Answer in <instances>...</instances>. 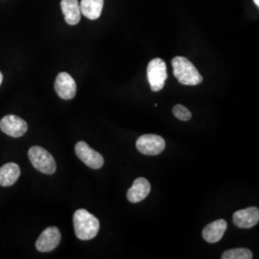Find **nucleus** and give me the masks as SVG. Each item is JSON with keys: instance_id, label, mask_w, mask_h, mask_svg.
<instances>
[{"instance_id": "nucleus-1", "label": "nucleus", "mask_w": 259, "mask_h": 259, "mask_svg": "<svg viewBox=\"0 0 259 259\" xmlns=\"http://www.w3.org/2000/svg\"><path fill=\"white\" fill-rule=\"evenodd\" d=\"M75 234L80 240H92L100 229L99 220L87 209H78L73 215Z\"/></svg>"}, {"instance_id": "nucleus-2", "label": "nucleus", "mask_w": 259, "mask_h": 259, "mask_svg": "<svg viewBox=\"0 0 259 259\" xmlns=\"http://www.w3.org/2000/svg\"><path fill=\"white\" fill-rule=\"evenodd\" d=\"M172 66L173 73L179 83L185 85H197L203 82V76L185 57H175L172 60Z\"/></svg>"}, {"instance_id": "nucleus-3", "label": "nucleus", "mask_w": 259, "mask_h": 259, "mask_svg": "<svg viewBox=\"0 0 259 259\" xmlns=\"http://www.w3.org/2000/svg\"><path fill=\"white\" fill-rule=\"evenodd\" d=\"M28 157L37 171L51 175L56 172V161L53 156L46 149L39 146H33L28 151Z\"/></svg>"}, {"instance_id": "nucleus-4", "label": "nucleus", "mask_w": 259, "mask_h": 259, "mask_svg": "<svg viewBox=\"0 0 259 259\" xmlns=\"http://www.w3.org/2000/svg\"><path fill=\"white\" fill-rule=\"evenodd\" d=\"M167 77L165 62L159 58L153 59L147 66V78L151 90L155 93L161 91L165 84Z\"/></svg>"}, {"instance_id": "nucleus-5", "label": "nucleus", "mask_w": 259, "mask_h": 259, "mask_svg": "<svg viewBox=\"0 0 259 259\" xmlns=\"http://www.w3.org/2000/svg\"><path fill=\"white\" fill-rule=\"evenodd\" d=\"M137 148L146 156H157L165 149V140L157 135H144L137 141Z\"/></svg>"}, {"instance_id": "nucleus-6", "label": "nucleus", "mask_w": 259, "mask_h": 259, "mask_svg": "<svg viewBox=\"0 0 259 259\" xmlns=\"http://www.w3.org/2000/svg\"><path fill=\"white\" fill-rule=\"evenodd\" d=\"M75 153L87 166L92 169H100L104 165V157L102 155L91 148L83 141H79L76 144Z\"/></svg>"}, {"instance_id": "nucleus-7", "label": "nucleus", "mask_w": 259, "mask_h": 259, "mask_svg": "<svg viewBox=\"0 0 259 259\" xmlns=\"http://www.w3.org/2000/svg\"><path fill=\"white\" fill-rule=\"evenodd\" d=\"M0 129L12 138H20L27 132L28 125L26 121L19 116L9 114L0 121Z\"/></svg>"}, {"instance_id": "nucleus-8", "label": "nucleus", "mask_w": 259, "mask_h": 259, "mask_svg": "<svg viewBox=\"0 0 259 259\" xmlns=\"http://www.w3.org/2000/svg\"><path fill=\"white\" fill-rule=\"evenodd\" d=\"M62 239L61 232L56 227H49L39 235L36 242V248L38 251L48 252L55 250Z\"/></svg>"}, {"instance_id": "nucleus-9", "label": "nucleus", "mask_w": 259, "mask_h": 259, "mask_svg": "<svg viewBox=\"0 0 259 259\" xmlns=\"http://www.w3.org/2000/svg\"><path fill=\"white\" fill-rule=\"evenodd\" d=\"M56 93L64 100L74 98L77 92V84L74 79L66 72H61L56 78Z\"/></svg>"}, {"instance_id": "nucleus-10", "label": "nucleus", "mask_w": 259, "mask_h": 259, "mask_svg": "<svg viewBox=\"0 0 259 259\" xmlns=\"http://www.w3.org/2000/svg\"><path fill=\"white\" fill-rule=\"evenodd\" d=\"M234 225L241 229H250L259 222V209L255 206L241 209L232 215Z\"/></svg>"}, {"instance_id": "nucleus-11", "label": "nucleus", "mask_w": 259, "mask_h": 259, "mask_svg": "<svg viewBox=\"0 0 259 259\" xmlns=\"http://www.w3.org/2000/svg\"><path fill=\"white\" fill-rule=\"evenodd\" d=\"M151 191V185L145 178H138L131 186L127 198L131 203H139L143 201Z\"/></svg>"}, {"instance_id": "nucleus-12", "label": "nucleus", "mask_w": 259, "mask_h": 259, "mask_svg": "<svg viewBox=\"0 0 259 259\" xmlns=\"http://www.w3.org/2000/svg\"><path fill=\"white\" fill-rule=\"evenodd\" d=\"M227 227L228 224L223 219H219L208 224L203 230V237L204 240L208 243L219 242L222 239L227 230Z\"/></svg>"}, {"instance_id": "nucleus-13", "label": "nucleus", "mask_w": 259, "mask_h": 259, "mask_svg": "<svg viewBox=\"0 0 259 259\" xmlns=\"http://www.w3.org/2000/svg\"><path fill=\"white\" fill-rule=\"evenodd\" d=\"M61 8L64 13L65 21L69 25H76L81 20V9L78 0H62Z\"/></svg>"}, {"instance_id": "nucleus-14", "label": "nucleus", "mask_w": 259, "mask_h": 259, "mask_svg": "<svg viewBox=\"0 0 259 259\" xmlns=\"http://www.w3.org/2000/svg\"><path fill=\"white\" fill-rule=\"evenodd\" d=\"M20 176V168L17 163L9 162L0 167V185L7 187L16 184Z\"/></svg>"}, {"instance_id": "nucleus-15", "label": "nucleus", "mask_w": 259, "mask_h": 259, "mask_svg": "<svg viewBox=\"0 0 259 259\" xmlns=\"http://www.w3.org/2000/svg\"><path fill=\"white\" fill-rule=\"evenodd\" d=\"M104 0H81L80 9L87 19L95 20L102 14Z\"/></svg>"}, {"instance_id": "nucleus-16", "label": "nucleus", "mask_w": 259, "mask_h": 259, "mask_svg": "<svg viewBox=\"0 0 259 259\" xmlns=\"http://www.w3.org/2000/svg\"><path fill=\"white\" fill-rule=\"evenodd\" d=\"M222 259H251L252 253L250 250L245 248H237L226 250L223 252Z\"/></svg>"}, {"instance_id": "nucleus-17", "label": "nucleus", "mask_w": 259, "mask_h": 259, "mask_svg": "<svg viewBox=\"0 0 259 259\" xmlns=\"http://www.w3.org/2000/svg\"><path fill=\"white\" fill-rule=\"evenodd\" d=\"M173 114L176 116L178 119L182 121H188L191 119L192 114L188 109H186L183 105H176L174 106L172 110Z\"/></svg>"}, {"instance_id": "nucleus-18", "label": "nucleus", "mask_w": 259, "mask_h": 259, "mask_svg": "<svg viewBox=\"0 0 259 259\" xmlns=\"http://www.w3.org/2000/svg\"><path fill=\"white\" fill-rule=\"evenodd\" d=\"M253 3H254L257 7H259V0H253Z\"/></svg>"}, {"instance_id": "nucleus-19", "label": "nucleus", "mask_w": 259, "mask_h": 259, "mask_svg": "<svg viewBox=\"0 0 259 259\" xmlns=\"http://www.w3.org/2000/svg\"><path fill=\"white\" fill-rule=\"evenodd\" d=\"M2 81H3V75L0 72V84L2 83Z\"/></svg>"}]
</instances>
